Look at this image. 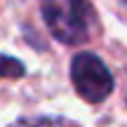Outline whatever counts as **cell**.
<instances>
[{
	"mask_svg": "<svg viewBox=\"0 0 127 127\" xmlns=\"http://www.w3.org/2000/svg\"><path fill=\"white\" fill-rule=\"evenodd\" d=\"M9 127H78V125L61 115H35V118H21Z\"/></svg>",
	"mask_w": 127,
	"mask_h": 127,
	"instance_id": "3",
	"label": "cell"
},
{
	"mask_svg": "<svg viewBox=\"0 0 127 127\" xmlns=\"http://www.w3.org/2000/svg\"><path fill=\"white\" fill-rule=\"evenodd\" d=\"M71 80L78 96L87 104H101L115 87L113 73L94 52H78L71 59Z\"/></svg>",
	"mask_w": 127,
	"mask_h": 127,
	"instance_id": "2",
	"label": "cell"
},
{
	"mask_svg": "<svg viewBox=\"0 0 127 127\" xmlns=\"http://www.w3.org/2000/svg\"><path fill=\"white\" fill-rule=\"evenodd\" d=\"M40 14L61 45H82L94 35L96 12L90 0H42Z\"/></svg>",
	"mask_w": 127,
	"mask_h": 127,
	"instance_id": "1",
	"label": "cell"
},
{
	"mask_svg": "<svg viewBox=\"0 0 127 127\" xmlns=\"http://www.w3.org/2000/svg\"><path fill=\"white\" fill-rule=\"evenodd\" d=\"M125 2H127V0H125Z\"/></svg>",
	"mask_w": 127,
	"mask_h": 127,
	"instance_id": "5",
	"label": "cell"
},
{
	"mask_svg": "<svg viewBox=\"0 0 127 127\" xmlns=\"http://www.w3.org/2000/svg\"><path fill=\"white\" fill-rule=\"evenodd\" d=\"M24 75H26V66L17 57L0 54V78H5V80H19Z\"/></svg>",
	"mask_w": 127,
	"mask_h": 127,
	"instance_id": "4",
	"label": "cell"
}]
</instances>
